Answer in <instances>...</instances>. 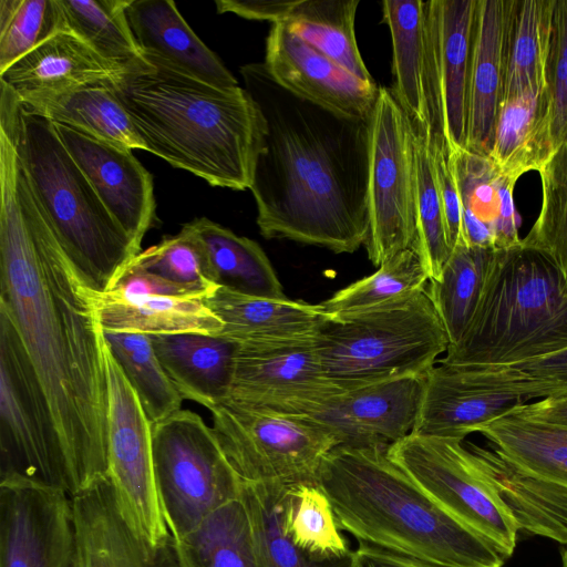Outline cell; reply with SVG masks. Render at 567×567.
<instances>
[{
	"instance_id": "obj_44",
	"label": "cell",
	"mask_w": 567,
	"mask_h": 567,
	"mask_svg": "<svg viewBox=\"0 0 567 567\" xmlns=\"http://www.w3.org/2000/svg\"><path fill=\"white\" fill-rule=\"evenodd\" d=\"M538 173L542 207L522 243L549 257L567 280V125Z\"/></svg>"
},
{
	"instance_id": "obj_2",
	"label": "cell",
	"mask_w": 567,
	"mask_h": 567,
	"mask_svg": "<svg viewBox=\"0 0 567 567\" xmlns=\"http://www.w3.org/2000/svg\"><path fill=\"white\" fill-rule=\"evenodd\" d=\"M240 74L266 126L249 188L260 234L354 252L369 234L371 120L295 95L264 62L241 66Z\"/></svg>"
},
{
	"instance_id": "obj_3",
	"label": "cell",
	"mask_w": 567,
	"mask_h": 567,
	"mask_svg": "<svg viewBox=\"0 0 567 567\" xmlns=\"http://www.w3.org/2000/svg\"><path fill=\"white\" fill-rule=\"evenodd\" d=\"M145 59L148 68L125 73L114 87L145 150L212 186L249 189L266 126L248 92Z\"/></svg>"
},
{
	"instance_id": "obj_39",
	"label": "cell",
	"mask_w": 567,
	"mask_h": 567,
	"mask_svg": "<svg viewBox=\"0 0 567 567\" xmlns=\"http://www.w3.org/2000/svg\"><path fill=\"white\" fill-rule=\"evenodd\" d=\"M128 3L130 0H59L68 31L106 61L132 72L151 64L131 31Z\"/></svg>"
},
{
	"instance_id": "obj_16",
	"label": "cell",
	"mask_w": 567,
	"mask_h": 567,
	"mask_svg": "<svg viewBox=\"0 0 567 567\" xmlns=\"http://www.w3.org/2000/svg\"><path fill=\"white\" fill-rule=\"evenodd\" d=\"M342 391L327 377L315 340L271 346L238 343L228 399L233 402L311 417Z\"/></svg>"
},
{
	"instance_id": "obj_27",
	"label": "cell",
	"mask_w": 567,
	"mask_h": 567,
	"mask_svg": "<svg viewBox=\"0 0 567 567\" xmlns=\"http://www.w3.org/2000/svg\"><path fill=\"white\" fill-rule=\"evenodd\" d=\"M452 158L466 244L495 250L520 244L513 197L516 181L502 175L488 156L466 148L452 153Z\"/></svg>"
},
{
	"instance_id": "obj_6",
	"label": "cell",
	"mask_w": 567,
	"mask_h": 567,
	"mask_svg": "<svg viewBox=\"0 0 567 567\" xmlns=\"http://www.w3.org/2000/svg\"><path fill=\"white\" fill-rule=\"evenodd\" d=\"M567 349V280L555 262L523 243L495 250L466 330L440 364L501 367Z\"/></svg>"
},
{
	"instance_id": "obj_12",
	"label": "cell",
	"mask_w": 567,
	"mask_h": 567,
	"mask_svg": "<svg viewBox=\"0 0 567 567\" xmlns=\"http://www.w3.org/2000/svg\"><path fill=\"white\" fill-rule=\"evenodd\" d=\"M213 430L243 482L317 484L337 440L309 417L277 414L230 400L212 411Z\"/></svg>"
},
{
	"instance_id": "obj_52",
	"label": "cell",
	"mask_w": 567,
	"mask_h": 567,
	"mask_svg": "<svg viewBox=\"0 0 567 567\" xmlns=\"http://www.w3.org/2000/svg\"><path fill=\"white\" fill-rule=\"evenodd\" d=\"M354 554L357 567H441L368 543H359Z\"/></svg>"
},
{
	"instance_id": "obj_4",
	"label": "cell",
	"mask_w": 567,
	"mask_h": 567,
	"mask_svg": "<svg viewBox=\"0 0 567 567\" xmlns=\"http://www.w3.org/2000/svg\"><path fill=\"white\" fill-rule=\"evenodd\" d=\"M386 449L338 445L324 456L317 485L339 528L358 543L441 567H503L498 550L443 511Z\"/></svg>"
},
{
	"instance_id": "obj_37",
	"label": "cell",
	"mask_w": 567,
	"mask_h": 567,
	"mask_svg": "<svg viewBox=\"0 0 567 567\" xmlns=\"http://www.w3.org/2000/svg\"><path fill=\"white\" fill-rule=\"evenodd\" d=\"M173 542L179 567H259L241 496Z\"/></svg>"
},
{
	"instance_id": "obj_8",
	"label": "cell",
	"mask_w": 567,
	"mask_h": 567,
	"mask_svg": "<svg viewBox=\"0 0 567 567\" xmlns=\"http://www.w3.org/2000/svg\"><path fill=\"white\" fill-rule=\"evenodd\" d=\"M477 433L492 449L468 443L499 491L518 530L567 546V425L507 413Z\"/></svg>"
},
{
	"instance_id": "obj_31",
	"label": "cell",
	"mask_w": 567,
	"mask_h": 567,
	"mask_svg": "<svg viewBox=\"0 0 567 567\" xmlns=\"http://www.w3.org/2000/svg\"><path fill=\"white\" fill-rule=\"evenodd\" d=\"M556 0H507L505 79L501 103L544 92Z\"/></svg>"
},
{
	"instance_id": "obj_43",
	"label": "cell",
	"mask_w": 567,
	"mask_h": 567,
	"mask_svg": "<svg viewBox=\"0 0 567 567\" xmlns=\"http://www.w3.org/2000/svg\"><path fill=\"white\" fill-rule=\"evenodd\" d=\"M284 527L292 543L311 555L340 557L351 551L329 498L317 484H289Z\"/></svg>"
},
{
	"instance_id": "obj_30",
	"label": "cell",
	"mask_w": 567,
	"mask_h": 567,
	"mask_svg": "<svg viewBox=\"0 0 567 567\" xmlns=\"http://www.w3.org/2000/svg\"><path fill=\"white\" fill-rule=\"evenodd\" d=\"M554 150L548 89L501 103L488 158L502 175L517 182L539 172Z\"/></svg>"
},
{
	"instance_id": "obj_13",
	"label": "cell",
	"mask_w": 567,
	"mask_h": 567,
	"mask_svg": "<svg viewBox=\"0 0 567 567\" xmlns=\"http://www.w3.org/2000/svg\"><path fill=\"white\" fill-rule=\"evenodd\" d=\"M415 132L390 89L379 87L370 121V261L381 266L413 246L415 224Z\"/></svg>"
},
{
	"instance_id": "obj_53",
	"label": "cell",
	"mask_w": 567,
	"mask_h": 567,
	"mask_svg": "<svg viewBox=\"0 0 567 567\" xmlns=\"http://www.w3.org/2000/svg\"><path fill=\"white\" fill-rule=\"evenodd\" d=\"M511 412L527 419L567 425V396L546 398L525 403Z\"/></svg>"
},
{
	"instance_id": "obj_23",
	"label": "cell",
	"mask_w": 567,
	"mask_h": 567,
	"mask_svg": "<svg viewBox=\"0 0 567 567\" xmlns=\"http://www.w3.org/2000/svg\"><path fill=\"white\" fill-rule=\"evenodd\" d=\"M525 403L517 393L482 386L458 370L439 363L425 374L412 432L464 441L482 425Z\"/></svg>"
},
{
	"instance_id": "obj_20",
	"label": "cell",
	"mask_w": 567,
	"mask_h": 567,
	"mask_svg": "<svg viewBox=\"0 0 567 567\" xmlns=\"http://www.w3.org/2000/svg\"><path fill=\"white\" fill-rule=\"evenodd\" d=\"M53 125L105 207L141 249L142 240L155 220L151 173L132 150L96 140L66 125Z\"/></svg>"
},
{
	"instance_id": "obj_32",
	"label": "cell",
	"mask_w": 567,
	"mask_h": 567,
	"mask_svg": "<svg viewBox=\"0 0 567 567\" xmlns=\"http://www.w3.org/2000/svg\"><path fill=\"white\" fill-rule=\"evenodd\" d=\"M113 85H94L52 95L22 99L21 105L53 123L128 150H145Z\"/></svg>"
},
{
	"instance_id": "obj_21",
	"label": "cell",
	"mask_w": 567,
	"mask_h": 567,
	"mask_svg": "<svg viewBox=\"0 0 567 567\" xmlns=\"http://www.w3.org/2000/svg\"><path fill=\"white\" fill-rule=\"evenodd\" d=\"M71 499L78 542L76 567H179L173 538L155 549L136 534L107 476Z\"/></svg>"
},
{
	"instance_id": "obj_47",
	"label": "cell",
	"mask_w": 567,
	"mask_h": 567,
	"mask_svg": "<svg viewBox=\"0 0 567 567\" xmlns=\"http://www.w3.org/2000/svg\"><path fill=\"white\" fill-rule=\"evenodd\" d=\"M65 30L59 0H0V73Z\"/></svg>"
},
{
	"instance_id": "obj_7",
	"label": "cell",
	"mask_w": 567,
	"mask_h": 567,
	"mask_svg": "<svg viewBox=\"0 0 567 567\" xmlns=\"http://www.w3.org/2000/svg\"><path fill=\"white\" fill-rule=\"evenodd\" d=\"M315 347L327 377L348 391L426 374L450 339L425 288L389 306L324 313Z\"/></svg>"
},
{
	"instance_id": "obj_11",
	"label": "cell",
	"mask_w": 567,
	"mask_h": 567,
	"mask_svg": "<svg viewBox=\"0 0 567 567\" xmlns=\"http://www.w3.org/2000/svg\"><path fill=\"white\" fill-rule=\"evenodd\" d=\"M386 453L443 511L489 542L505 559L513 555L517 524L464 441L411 432Z\"/></svg>"
},
{
	"instance_id": "obj_22",
	"label": "cell",
	"mask_w": 567,
	"mask_h": 567,
	"mask_svg": "<svg viewBox=\"0 0 567 567\" xmlns=\"http://www.w3.org/2000/svg\"><path fill=\"white\" fill-rule=\"evenodd\" d=\"M127 73L99 55L89 44L65 30L0 73L22 100L31 96L68 93L94 85H113Z\"/></svg>"
},
{
	"instance_id": "obj_18",
	"label": "cell",
	"mask_w": 567,
	"mask_h": 567,
	"mask_svg": "<svg viewBox=\"0 0 567 567\" xmlns=\"http://www.w3.org/2000/svg\"><path fill=\"white\" fill-rule=\"evenodd\" d=\"M264 64L295 95L351 118L371 120L380 87L375 81L353 75L284 23L271 24Z\"/></svg>"
},
{
	"instance_id": "obj_42",
	"label": "cell",
	"mask_w": 567,
	"mask_h": 567,
	"mask_svg": "<svg viewBox=\"0 0 567 567\" xmlns=\"http://www.w3.org/2000/svg\"><path fill=\"white\" fill-rule=\"evenodd\" d=\"M414 162L416 236L413 246L424 264L430 280H433L441 275L452 249L447 241L429 131L415 132Z\"/></svg>"
},
{
	"instance_id": "obj_46",
	"label": "cell",
	"mask_w": 567,
	"mask_h": 567,
	"mask_svg": "<svg viewBox=\"0 0 567 567\" xmlns=\"http://www.w3.org/2000/svg\"><path fill=\"white\" fill-rule=\"evenodd\" d=\"M482 386L533 399L567 396V349L523 363L452 367Z\"/></svg>"
},
{
	"instance_id": "obj_14",
	"label": "cell",
	"mask_w": 567,
	"mask_h": 567,
	"mask_svg": "<svg viewBox=\"0 0 567 567\" xmlns=\"http://www.w3.org/2000/svg\"><path fill=\"white\" fill-rule=\"evenodd\" d=\"M103 354L107 388V477L136 534L151 548H161L172 536L155 483L153 424L105 339Z\"/></svg>"
},
{
	"instance_id": "obj_25",
	"label": "cell",
	"mask_w": 567,
	"mask_h": 567,
	"mask_svg": "<svg viewBox=\"0 0 567 567\" xmlns=\"http://www.w3.org/2000/svg\"><path fill=\"white\" fill-rule=\"evenodd\" d=\"M204 300L224 324L216 337L239 344L271 346L315 340L324 318L320 303L250 296L219 286Z\"/></svg>"
},
{
	"instance_id": "obj_5",
	"label": "cell",
	"mask_w": 567,
	"mask_h": 567,
	"mask_svg": "<svg viewBox=\"0 0 567 567\" xmlns=\"http://www.w3.org/2000/svg\"><path fill=\"white\" fill-rule=\"evenodd\" d=\"M0 84V132L13 143L44 217L89 284L109 290L141 249L105 207L53 123L25 110Z\"/></svg>"
},
{
	"instance_id": "obj_48",
	"label": "cell",
	"mask_w": 567,
	"mask_h": 567,
	"mask_svg": "<svg viewBox=\"0 0 567 567\" xmlns=\"http://www.w3.org/2000/svg\"><path fill=\"white\" fill-rule=\"evenodd\" d=\"M551 136L556 147L567 125V0H556L547 63Z\"/></svg>"
},
{
	"instance_id": "obj_41",
	"label": "cell",
	"mask_w": 567,
	"mask_h": 567,
	"mask_svg": "<svg viewBox=\"0 0 567 567\" xmlns=\"http://www.w3.org/2000/svg\"><path fill=\"white\" fill-rule=\"evenodd\" d=\"M103 336L152 424L181 410L183 398L164 371L150 334L103 330Z\"/></svg>"
},
{
	"instance_id": "obj_49",
	"label": "cell",
	"mask_w": 567,
	"mask_h": 567,
	"mask_svg": "<svg viewBox=\"0 0 567 567\" xmlns=\"http://www.w3.org/2000/svg\"><path fill=\"white\" fill-rule=\"evenodd\" d=\"M429 142L445 217L447 241L453 250L458 245L467 244L464 237L462 202L452 153L444 141H430L429 138Z\"/></svg>"
},
{
	"instance_id": "obj_24",
	"label": "cell",
	"mask_w": 567,
	"mask_h": 567,
	"mask_svg": "<svg viewBox=\"0 0 567 567\" xmlns=\"http://www.w3.org/2000/svg\"><path fill=\"white\" fill-rule=\"evenodd\" d=\"M126 18L145 58L214 86H238L236 78L194 33L173 0H130Z\"/></svg>"
},
{
	"instance_id": "obj_51",
	"label": "cell",
	"mask_w": 567,
	"mask_h": 567,
	"mask_svg": "<svg viewBox=\"0 0 567 567\" xmlns=\"http://www.w3.org/2000/svg\"><path fill=\"white\" fill-rule=\"evenodd\" d=\"M291 0H216L218 13H235L244 19L280 23Z\"/></svg>"
},
{
	"instance_id": "obj_36",
	"label": "cell",
	"mask_w": 567,
	"mask_h": 567,
	"mask_svg": "<svg viewBox=\"0 0 567 567\" xmlns=\"http://www.w3.org/2000/svg\"><path fill=\"white\" fill-rule=\"evenodd\" d=\"M359 3V0H291L280 23L353 75L374 82L355 40Z\"/></svg>"
},
{
	"instance_id": "obj_10",
	"label": "cell",
	"mask_w": 567,
	"mask_h": 567,
	"mask_svg": "<svg viewBox=\"0 0 567 567\" xmlns=\"http://www.w3.org/2000/svg\"><path fill=\"white\" fill-rule=\"evenodd\" d=\"M71 484L48 396L19 331L0 308V480Z\"/></svg>"
},
{
	"instance_id": "obj_29",
	"label": "cell",
	"mask_w": 567,
	"mask_h": 567,
	"mask_svg": "<svg viewBox=\"0 0 567 567\" xmlns=\"http://www.w3.org/2000/svg\"><path fill=\"white\" fill-rule=\"evenodd\" d=\"M102 330L145 334L200 333L218 336L224 324L202 297L92 290Z\"/></svg>"
},
{
	"instance_id": "obj_9",
	"label": "cell",
	"mask_w": 567,
	"mask_h": 567,
	"mask_svg": "<svg viewBox=\"0 0 567 567\" xmlns=\"http://www.w3.org/2000/svg\"><path fill=\"white\" fill-rule=\"evenodd\" d=\"M153 464L163 516L174 540L241 496L244 482L213 427L189 410L153 424Z\"/></svg>"
},
{
	"instance_id": "obj_1",
	"label": "cell",
	"mask_w": 567,
	"mask_h": 567,
	"mask_svg": "<svg viewBox=\"0 0 567 567\" xmlns=\"http://www.w3.org/2000/svg\"><path fill=\"white\" fill-rule=\"evenodd\" d=\"M93 289L44 217L13 143L0 133V308L48 396L71 497L107 476L104 336Z\"/></svg>"
},
{
	"instance_id": "obj_19",
	"label": "cell",
	"mask_w": 567,
	"mask_h": 567,
	"mask_svg": "<svg viewBox=\"0 0 567 567\" xmlns=\"http://www.w3.org/2000/svg\"><path fill=\"white\" fill-rule=\"evenodd\" d=\"M424 382L425 374L342 391L309 419L338 445L389 447L413 431Z\"/></svg>"
},
{
	"instance_id": "obj_33",
	"label": "cell",
	"mask_w": 567,
	"mask_h": 567,
	"mask_svg": "<svg viewBox=\"0 0 567 567\" xmlns=\"http://www.w3.org/2000/svg\"><path fill=\"white\" fill-rule=\"evenodd\" d=\"M424 6L422 0L382 2L392 41L394 86L391 92L417 133L429 131Z\"/></svg>"
},
{
	"instance_id": "obj_15",
	"label": "cell",
	"mask_w": 567,
	"mask_h": 567,
	"mask_svg": "<svg viewBox=\"0 0 567 567\" xmlns=\"http://www.w3.org/2000/svg\"><path fill=\"white\" fill-rule=\"evenodd\" d=\"M475 8L476 0H429L424 6L429 138L444 141L451 153L466 148Z\"/></svg>"
},
{
	"instance_id": "obj_26",
	"label": "cell",
	"mask_w": 567,
	"mask_h": 567,
	"mask_svg": "<svg viewBox=\"0 0 567 567\" xmlns=\"http://www.w3.org/2000/svg\"><path fill=\"white\" fill-rule=\"evenodd\" d=\"M507 0H476L468 86L466 150L488 156L505 79Z\"/></svg>"
},
{
	"instance_id": "obj_45",
	"label": "cell",
	"mask_w": 567,
	"mask_h": 567,
	"mask_svg": "<svg viewBox=\"0 0 567 567\" xmlns=\"http://www.w3.org/2000/svg\"><path fill=\"white\" fill-rule=\"evenodd\" d=\"M131 262L199 297L218 287L212 278L206 247L187 223L178 234L141 250Z\"/></svg>"
},
{
	"instance_id": "obj_34",
	"label": "cell",
	"mask_w": 567,
	"mask_h": 567,
	"mask_svg": "<svg viewBox=\"0 0 567 567\" xmlns=\"http://www.w3.org/2000/svg\"><path fill=\"white\" fill-rule=\"evenodd\" d=\"M289 484L244 482L241 499L250 522L259 567H357L354 550L340 557L311 555L284 527Z\"/></svg>"
},
{
	"instance_id": "obj_40",
	"label": "cell",
	"mask_w": 567,
	"mask_h": 567,
	"mask_svg": "<svg viewBox=\"0 0 567 567\" xmlns=\"http://www.w3.org/2000/svg\"><path fill=\"white\" fill-rule=\"evenodd\" d=\"M429 280L412 246L388 259L372 275L338 290L320 306L331 316L362 312L405 300L425 289Z\"/></svg>"
},
{
	"instance_id": "obj_35",
	"label": "cell",
	"mask_w": 567,
	"mask_h": 567,
	"mask_svg": "<svg viewBox=\"0 0 567 567\" xmlns=\"http://www.w3.org/2000/svg\"><path fill=\"white\" fill-rule=\"evenodd\" d=\"M203 240L213 281L229 290L266 298H287L262 248L206 218L187 223Z\"/></svg>"
},
{
	"instance_id": "obj_17",
	"label": "cell",
	"mask_w": 567,
	"mask_h": 567,
	"mask_svg": "<svg viewBox=\"0 0 567 567\" xmlns=\"http://www.w3.org/2000/svg\"><path fill=\"white\" fill-rule=\"evenodd\" d=\"M71 496L22 478L0 480V567H76Z\"/></svg>"
},
{
	"instance_id": "obj_38",
	"label": "cell",
	"mask_w": 567,
	"mask_h": 567,
	"mask_svg": "<svg viewBox=\"0 0 567 567\" xmlns=\"http://www.w3.org/2000/svg\"><path fill=\"white\" fill-rule=\"evenodd\" d=\"M495 249L456 246L426 290L450 339L458 342L480 302Z\"/></svg>"
},
{
	"instance_id": "obj_28",
	"label": "cell",
	"mask_w": 567,
	"mask_h": 567,
	"mask_svg": "<svg viewBox=\"0 0 567 567\" xmlns=\"http://www.w3.org/2000/svg\"><path fill=\"white\" fill-rule=\"evenodd\" d=\"M168 379L183 399L209 411L229 399L238 343L200 333L151 336Z\"/></svg>"
},
{
	"instance_id": "obj_50",
	"label": "cell",
	"mask_w": 567,
	"mask_h": 567,
	"mask_svg": "<svg viewBox=\"0 0 567 567\" xmlns=\"http://www.w3.org/2000/svg\"><path fill=\"white\" fill-rule=\"evenodd\" d=\"M111 289L130 292L172 297H199L130 262L115 279ZM204 298V297H202Z\"/></svg>"
},
{
	"instance_id": "obj_54",
	"label": "cell",
	"mask_w": 567,
	"mask_h": 567,
	"mask_svg": "<svg viewBox=\"0 0 567 567\" xmlns=\"http://www.w3.org/2000/svg\"><path fill=\"white\" fill-rule=\"evenodd\" d=\"M561 567H567V548L560 550Z\"/></svg>"
}]
</instances>
